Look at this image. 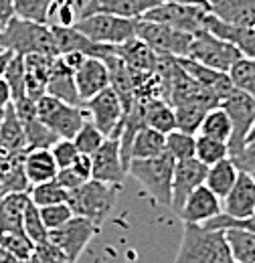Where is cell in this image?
Returning a JSON list of instances; mask_svg holds the SVG:
<instances>
[{"label":"cell","mask_w":255,"mask_h":263,"mask_svg":"<svg viewBox=\"0 0 255 263\" xmlns=\"http://www.w3.org/2000/svg\"><path fill=\"white\" fill-rule=\"evenodd\" d=\"M174 263H235L225 231L185 223Z\"/></svg>","instance_id":"1"},{"label":"cell","mask_w":255,"mask_h":263,"mask_svg":"<svg viewBox=\"0 0 255 263\" xmlns=\"http://www.w3.org/2000/svg\"><path fill=\"white\" fill-rule=\"evenodd\" d=\"M0 49L10 51L12 55H51L59 57L57 43L51 31V25L27 21L21 16H12L0 34Z\"/></svg>","instance_id":"2"},{"label":"cell","mask_w":255,"mask_h":263,"mask_svg":"<svg viewBox=\"0 0 255 263\" xmlns=\"http://www.w3.org/2000/svg\"><path fill=\"white\" fill-rule=\"evenodd\" d=\"M120 191H122L120 184H110V182L89 178L79 189L69 193L67 204L71 206L73 215L85 217L92 223H96L97 227H101L105 223V219L112 215V211L118 202Z\"/></svg>","instance_id":"3"},{"label":"cell","mask_w":255,"mask_h":263,"mask_svg":"<svg viewBox=\"0 0 255 263\" xmlns=\"http://www.w3.org/2000/svg\"><path fill=\"white\" fill-rule=\"evenodd\" d=\"M176 160L164 152L156 158H144V160H132L128 166V174L142 184L146 195L156 204L170 206L172 204V176H174Z\"/></svg>","instance_id":"4"},{"label":"cell","mask_w":255,"mask_h":263,"mask_svg":"<svg viewBox=\"0 0 255 263\" xmlns=\"http://www.w3.org/2000/svg\"><path fill=\"white\" fill-rule=\"evenodd\" d=\"M209 12H211V6L207 2H160L154 8H150L142 18L150 23L166 25L183 33L196 34L205 31Z\"/></svg>","instance_id":"5"},{"label":"cell","mask_w":255,"mask_h":263,"mask_svg":"<svg viewBox=\"0 0 255 263\" xmlns=\"http://www.w3.org/2000/svg\"><path fill=\"white\" fill-rule=\"evenodd\" d=\"M37 118L59 138L73 140L87 120V111L83 105H71L45 93L37 99Z\"/></svg>","instance_id":"6"},{"label":"cell","mask_w":255,"mask_h":263,"mask_svg":"<svg viewBox=\"0 0 255 263\" xmlns=\"http://www.w3.org/2000/svg\"><path fill=\"white\" fill-rule=\"evenodd\" d=\"M138 18H126L116 14H89L79 16L75 29L99 45H122L136 36Z\"/></svg>","instance_id":"7"},{"label":"cell","mask_w":255,"mask_h":263,"mask_svg":"<svg viewBox=\"0 0 255 263\" xmlns=\"http://www.w3.org/2000/svg\"><path fill=\"white\" fill-rule=\"evenodd\" d=\"M219 105L227 111L231 126H233V134L229 140V156L237 158L243 152L249 132L255 124V98L233 87V91Z\"/></svg>","instance_id":"8"},{"label":"cell","mask_w":255,"mask_h":263,"mask_svg":"<svg viewBox=\"0 0 255 263\" xmlns=\"http://www.w3.org/2000/svg\"><path fill=\"white\" fill-rule=\"evenodd\" d=\"M241 57L243 55L235 45L227 43V41L219 39L217 34L209 33V31H201V33H196L192 36L189 59L209 67V69L229 73V69L235 65Z\"/></svg>","instance_id":"9"},{"label":"cell","mask_w":255,"mask_h":263,"mask_svg":"<svg viewBox=\"0 0 255 263\" xmlns=\"http://www.w3.org/2000/svg\"><path fill=\"white\" fill-rule=\"evenodd\" d=\"M136 36L142 39L154 53L158 55H170V57H189L192 45L191 33H183L176 29H170L166 25L150 23L144 18H138L136 25Z\"/></svg>","instance_id":"10"},{"label":"cell","mask_w":255,"mask_h":263,"mask_svg":"<svg viewBox=\"0 0 255 263\" xmlns=\"http://www.w3.org/2000/svg\"><path fill=\"white\" fill-rule=\"evenodd\" d=\"M83 109L87 111V118L97 126L105 138H120L124 128L126 109L120 96L114 91V87L103 89L96 98L83 103Z\"/></svg>","instance_id":"11"},{"label":"cell","mask_w":255,"mask_h":263,"mask_svg":"<svg viewBox=\"0 0 255 263\" xmlns=\"http://www.w3.org/2000/svg\"><path fill=\"white\" fill-rule=\"evenodd\" d=\"M99 233V227L96 223H92L85 217H73L69 223H65L63 227L55 231H49V243H53L69 263H75L83 249L87 247V243Z\"/></svg>","instance_id":"12"},{"label":"cell","mask_w":255,"mask_h":263,"mask_svg":"<svg viewBox=\"0 0 255 263\" xmlns=\"http://www.w3.org/2000/svg\"><path fill=\"white\" fill-rule=\"evenodd\" d=\"M209 166L203 164L196 158H187V160H176L174 164V176H172V204L170 209L174 213H180L183 204L194 189L205 184Z\"/></svg>","instance_id":"13"},{"label":"cell","mask_w":255,"mask_h":263,"mask_svg":"<svg viewBox=\"0 0 255 263\" xmlns=\"http://www.w3.org/2000/svg\"><path fill=\"white\" fill-rule=\"evenodd\" d=\"M92 162H94L92 178L122 186V182H124L128 174V168L124 166V160H122L120 138H105V142L92 156Z\"/></svg>","instance_id":"14"},{"label":"cell","mask_w":255,"mask_h":263,"mask_svg":"<svg viewBox=\"0 0 255 263\" xmlns=\"http://www.w3.org/2000/svg\"><path fill=\"white\" fill-rule=\"evenodd\" d=\"M223 213V204L221 198L217 197L209 186L201 184L198 189H194L187 202L183 204L178 217L183 219V223H192V225H205L207 221L215 219L217 215Z\"/></svg>","instance_id":"15"},{"label":"cell","mask_w":255,"mask_h":263,"mask_svg":"<svg viewBox=\"0 0 255 263\" xmlns=\"http://www.w3.org/2000/svg\"><path fill=\"white\" fill-rule=\"evenodd\" d=\"M75 81H77V91H79L81 103L89 101L112 85L107 63L97 57H87L83 65L75 71Z\"/></svg>","instance_id":"16"},{"label":"cell","mask_w":255,"mask_h":263,"mask_svg":"<svg viewBox=\"0 0 255 263\" xmlns=\"http://www.w3.org/2000/svg\"><path fill=\"white\" fill-rule=\"evenodd\" d=\"M223 213L233 219H243L255 213V178L253 174L241 170L235 186L221 200Z\"/></svg>","instance_id":"17"},{"label":"cell","mask_w":255,"mask_h":263,"mask_svg":"<svg viewBox=\"0 0 255 263\" xmlns=\"http://www.w3.org/2000/svg\"><path fill=\"white\" fill-rule=\"evenodd\" d=\"M178 63L185 67V71L191 75L192 79H194L209 96H213V98L217 99L219 103L233 91V83H231V79H229V73L209 69V67L201 65V63L192 61L189 57H178Z\"/></svg>","instance_id":"18"},{"label":"cell","mask_w":255,"mask_h":263,"mask_svg":"<svg viewBox=\"0 0 255 263\" xmlns=\"http://www.w3.org/2000/svg\"><path fill=\"white\" fill-rule=\"evenodd\" d=\"M156 4H160L158 0H87L81 6L79 16L116 14V16H126V18H142Z\"/></svg>","instance_id":"19"},{"label":"cell","mask_w":255,"mask_h":263,"mask_svg":"<svg viewBox=\"0 0 255 263\" xmlns=\"http://www.w3.org/2000/svg\"><path fill=\"white\" fill-rule=\"evenodd\" d=\"M47 93L61 99L65 103H71V105H83L81 98H79V91H77L75 71L65 63L61 55L55 57V61H53L49 83H47Z\"/></svg>","instance_id":"20"},{"label":"cell","mask_w":255,"mask_h":263,"mask_svg":"<svg viewBox=\"0 0 255 263\" xmlns=\"http://www.w3.org/2000/svg\"><path fill=\"white\" fill-rule=\"evenodd\" d=\"M114 53L126 63L130 69L140 73H156L158 69V53H154L142 39L134 36L128 43L116 45Z\"/></svg>","instance_id":"21"},{"label":"cell","mask_w":255,"mask_h":263,"mask_svg":"<svg viewBox=\"0 0 255 263\" xmlns=\"http://www.w3.org/2000/svg\"><path fill=\"white\" fill-rule=\"evenodd\" d=\"M55 57L51 55H27L25 57V83H27V98L39 99L47 93V83L51 75Z\"/></svg>","instance_id":"22"},{"label":"cell","mask_w":255,"mask_h":263,"mask_svg":"<svg viewBox=\"0 0 255 263\" xmlns=\"http://www.w3.org/2000/svg\"><path fill=\"white\" fill-rule=\"evenodd\" d=\"M219 103L211 98H198L189 99V101H180L174 107V116H176V130L187 132V134H196L207 111L217 107Z\"/></svg>","instance_id":"23"},{"label":"cell","mask_w":255,"mask_h":263,"mask_svg":"<svg viewBox=\"0 0 255 263\" xmlns=\"http://www.w3.org/2000/svg\"><path fill=\"white\" fill-rule=\"evenodd\" d=\"M25 154L27 152L8 154L0 160V184H2L4 195L31 191V182H29L27 170H25Z\"/></svg>","instance_id":"24"},{"label":"cell","mask_w":255,"mask_h":263,"mask_svg":"<svg viewBox=\"0 0 255 263\" xmlns=\"http://www.w3.org/2000/svg\"><path fill=\"white\" fill-rule=\"evenodd\" d=\"M0 146H2L6 156L27 152V136H25L23 122H21L14 105H8L2 111V118H0Z\"/></svg>","instance_id":"25"},{"label":"cell","mask_w":255,"mask_h":263,"mask_svg":"<svg viewBox=\"0 0 255 263\" xmlns=\"http://www.w3.org/2000/svg\"><path fill=\"white\" fill-rule=\"evenodd\" d=\"M211 12L223 23L255 29V0H219L211 6Z\"/></svg>","instance_id":"26"},{"label":"cell","mask_w":255,"mask_h":263,"mask_svg":"<svg viewBox=\"0 0 255 263\" xmlns=\"http://www.w3.org/2000/svg\"><path fill=\"white\" fill-rule=\"evenodd\" d=\"M166 152V134L142 126L136 132L132 146H130V162L132 160H144V158H156Z\"/></svg>","instance_id":"27"},{"label":"cell","mask_w":255,"mask_h":263,"mask_svg":"<svg viewBox=\"0 0 255 263\" xmlns=\"http://www.w3.org/2000/svg\"><path fill=\"white\" fill-rule=\"evenodd\" d=\"M142 101V111H144V124L148 128L162 132V134H170L176 130V116H174V107L162 98L152 99H140Z\"/></svg>","instance_id":"28"},{"label":"cell","mask_w":255,"mask_h":263,"mask_svg":"<svg viewBox=\"0 0 255 263\" xmlns=\"http://www.w3.org/2000/svg\"><path fill=\"white\" fill-rule=\"evenodd\" d=\"M25 170L31 186H34V184L55 180L59 166L55 162L51 150H29L25 154Z\"/></svg>","instance_id":"29"},{"label":"cell","mask_w":255,"mask_h":263,"mask_svg":"<svg viewBox=\"0 0 255 263\" xmlns=\"http://www.w3.org/2000/svg\"><path fill=\"white\" fill-rule=\"evenodd\" d=\"M239 166L235 164V160L229 156L217 164L209 166L207 170V178H205V186H209L217 197L223 200L229 191L235 186L237 178H239Z\"/></svg>","instance_id":"30"},{"label":"cell","mask_w":255,"mask_h":263,"mask_svg":"<svg viewBox=\"0 0 255 263\" xmlns=\"http://www.w3.org/2000/svg\"><path fill=\"white\" fill-rule=\"evenodd\" d=\"M29 200V193H12L0 200V219L4 233H25L23 219Z\"/></svg>","instance_id":"31"},{"label":"cell","mask_w":255,"mask_h":263,"mask_svg":"<svg viewBox=\"0 0 255 263\" xmlns=\"http://www.w3.org/2000/svg\"><path fill=\"white\" fill-rule=\"evenodd\" d=\"M198 132H201V136L223 140V142L229 144L231 134H233V126H231V120H229L227 111H225L221 105H217V107H213V109L207 111V116H205V120H203Z\"/></svg>","instance_id":"32"},{"label":"cell","mask_w":255,"mask_h":263,"mask_svg":"<svg viewBox=\"0 0 255 263\" xmlns=\"http://www.w3.org/2000/svg\"><path fill=\"white\" fill-rule=\"evenodd\" d=\"M233 259L237 263H255V233L239 229L225 231Z\"/></svg>","instance_id":"33"},{"label":"cell","mask_w":255,"mask_h":263,"mask_svg":"<svg viewBox=\"0 0 255 263\" xmlns=\"http://www.w3.org/2000/svg\"><path fill=\"white\" fill-rule=\"evenodd\" d=\"M194 158L207 166L217 164L225 158H229V144L223 142V140L198 136L196 138V146H194Z\"/></svg>","instance_id":"34"},{"label":"cell","mask_w":255,"mask_h":263,"mask_svg":"<svg viewBox=\"0 0 255 263\" xmlns=\"http://www.w3.org/2000/svg\"><path fill=\"white\" fill-rule=\"evenodd\" d=\"M14 2V14L27 21L49 25L51 12L57 0H12Z\"/></svg>","instance_id":"35"},{"label":"cell","mask_w":255,"mask_h":263,"mask_svg":"<svg viewBox=\"0 0 255 263\" xmlns=\"http://www.w3.org/2000/svg\"><path fill=\"white\" fill-rule=\"evenodd\" d=\"M229 79H231L235 89L245 91L251 98H255V59L241 57L229 69Z\"/></svg>","instance_id":"36"},{"label":"cell","mask_w":255,"mask_h":263,"mask_svg":"<svg viewBox=\"0 0 255 263\" xmlns=\"http://www.w3.org/2000/svg\"><path fill=\"white\" fill-rule=\"evenodd\" d=\"M29 197H31V200L39 206V209H43V206H51V204L67 202L69 193L65 191L57 180H49V182H43V184H34V186H31Z\"/></svg>","instance_id":"37"},{"label":"cell","mask_w":255,"mask_h":263,"mask_svg":"<svg viewBox=\"0 0 255 263\" xmlns=\"http://www.w3.org/2000/svg\"><path fill=\"white\" fill-rule=\"evenodd\" d=\"M12 91V103L27 98V83H25V57L23 55H12L8 61V67L2 75Z\"/></svg>","instance_id":"38"},{"label":"cell","mask_w":255,"mask_h":263,"mask_svg":"<svg viewBox=\"0 0 255 263\" xmlns=\"http://www.w3.org/2000/svg\"><path fill=\"white\" fill-rule=\"evenodd\" d=\"M194 146H196L194 134H187L180 130H172L170 134H166V152L174 160L194 158Z\"/></svg>","instance_id":"39"},{"label":"cell","mask_w":255,"mask_h":263,"mask_svg":"<svg viewBox=\"0 0 255 263\" xmlns=\"http://www.w3.org/2000/svg\"><path fill=\"white\" fill-rule=\"evenodd\" d=\"M73 142H75V146H77L79 154H87V156H94L97 150H99V146L105 142V136H103L101 132L97 130L96 124H94V122L87 118V120L83 122L81 130L75 134Z\"/></svg>","instance_id":"40"},{"label":"cell","mask_w":255,"mask_h":263,"mask_svg":"<svg viewBox=\"0 0 255 263\" xmlns=\"http://www.w3.org/2000/svg\"><path fill=\"white\" fill-rule=\"evenodd\" d=\"M23 229H25V235L31 239L34 245H41V243H47V241H49V231H47L43 219H41L39 206H37L32 200H29V204H27V209H25Z\"/></svg>","instance_id":"41"},{"label":"cell","mask_w":255,"mask_h":263,"mask_svg":"<svg viewBox=\"0 0 255 263\" xmlns=\"http://www.w3.org/2000/svg\"><path fill=\"white\" fill-rule=\"evenodd\" d=\"M0 247L8 249L12 255H16L21 261L29 263L34 253V243L25 235V233H4L0 239Z\"/></svg>","instance_id":"42"},{"label":"cell","mask_w":255,"mask_h":263,"mask_svg":"<svg viewBox=\"0 0 255 263\" xmlns=\"http://www.w3.org/2000/svg\"><path fill=\"white\" fill-rule=\"evenodd\" d=\"M41 211V219L45 223L47 231H55L59 227H63L65 223H69L75 215L71 211V206L67 202H59V204H51V206H43Z\"/></svg>","instance_id":"43"},{"label":"cell","mask_w":255,"mask_h":263,"mask_svg":"<svg viewBox=\"0 0 255 263\" xmlns=\"http://www.w3.org/2000/svg\"><path fill=\"white\" fill-rule=\"evenodd\" d=\"M203 227L207 229H215V231H229V229H239V231H249V233H255V213L249 215V217H243V219H233L229 215H217L215 219L207 221Z\"/></svg>","instance_id":"44"},{"label":"cell","mask_w":255,"mask_h":263,"mask_svg":"<svg viewBox=\"0 0 255 263\" xmlns=\"http://www.w3.org/2000/svg\"><path fill=\"white\" fill-rule=\"evenodd\" d=\"M79 12H81V6L75 0H57L53 6V12H51V18L57 21L53 25L75 27V23L79 21Z\"/></svg>","instance_id":"45"},{"label":"cell","mask_w":255,"mask_h":263,"mask_svg":"<svg viewBox=\"0 0 255 263\" xmlns=\"http://www.w3.org/2000/svg\"><path fill=\"white\" fill-rule=\"evenodd\" d=\"M51 154H53V158H55L59 168H71L75 164V160L79 158V150H77L75 142L73 140H65V138H59L53 144Z\"/></svg>","instance_id":"46"},{"label":"cell","mask_w":255,"mask_h":263,"mask_svg":"<svg viewBox=\"0 0 255 263\" xmlns=\"http://www.w3.org/2000/svg\"><path fill=\"white\" fill-rule=\"evenodd\" d=\"M31 263H69L63 253L53 245V243H41L34 245V253L31 257Z\"/></svg>","instance_id":"47"},{"label":"cell","mask_w":255,"mask_h":263,"mask_svg":"<svg viewBox=\"0 0 255 263\" xmlns=\"http://www.w3.org/2000/svg\"><path fill=\"white\" fill-rule=\"evenodd\" d=\"M55 180L63 186L67 193H71V191H75V189H79L83 182H87V180H83L73 168H59V172H57V176H55Z\"/></svg>","instance_id":"48"},{"label":"cell","mask_w":255,"mask_h":263,"mask_svg":"<svg viewBox=\"0 0 255 263\" xmlns=\"http://www.w3.org/2000/svg\"><path fill=\"white\" fill-rule=\"evenodd\" d=\"M233 160H235V164L239 166V170H245L249 174H255V140L253 142H247L245 148H243V152L237 158H233Z\"/></svg>","instance_id":"49"},{"label":"cell","mask_w":255,"mask_h":263,"mask_svg":"<svg viewBox=\"0 0 255 263\" xmlns=\"http://www.w3.org/2000/svg\"><path fill=\"white\" fill-rule=\"evenodd\" d=\"M83 180H89L92 178V172H94V162H92V156L87 154H79V158L75 160V164L71 166Z\"/></svg>","instance_id":"50"},{"label":"cell","mask_w":255,"mask_h":263,"mask_svg":"<svg viewBox=\"0 0 255 263\" xmlns=\"http://www.w3.org/2000/svg\"><path fill=\"white\" fill-rule=\"evenodd\" d=\"M14 14V2L12 0H0V23L6 27Z\"/></svg>","instance_id":"51"},{"label":"cell","mask_w":255,"mask_h":263,"mask_svg":"<svg viewBox=\"0 0 255 263\" xmlns=\"http://www.w3.org/2000/svg\"><path fill=\"white\" fill-rule=\"evenodd\" d=\"M8 105H12V91H10L8 83H6V79L0 77V111L6 109Z\"/></svg>","instance_id":"52"},{"label":"cell","mask_w":255,"mask_h":263,"mask_svg":"<svg viewBox=\"0 0 255 263\" xmlns=\"http://www.w3.org/2000/svg\"><path fill=\"white\" fill-rule=\"evenodd\" d=\"M63 57V61L67 63V65L71 67L73 71H77L79 67L83 65V61L87 59L83 53H77V51H71V53H65V55H61Z\"/></svg>","instance_id":"53"},{"label":"cell","mask_w":255,"mask_h":263,"mask_svg":"<svg viewBox=\"0 0 255 263\" xmlns=\"http://www.w3.org/2000/svg\"><path fill=\"white\" fill-rule=\"evenodd\" d=\"M0 263H25L21 261L16 255H12L8 249H4V247H0Z\"/></svg>","instance_id":"54"},{"label":"cell","mask_w":255,"mask_h":263,"mask_svg":"<svg viewBox=\"0 0 255 263\" xmlns=\"http://www.w3.org/2000/svg\"><path fill=\"white\" fill-rule=\"evenodd\" d=\"M10 59H12V53L10 51H0V77L4 75V71H6Z\"/></svg>","instance_id":"55"},{"label":"cell","mask_w":255,"mask_h":263,"mask_svg":"<svg viewBox=\"0 0 255 263\" xmlns=\"http://www.w3.org/2000/svg\"><path fill=\"white\" fill-rule=\"evenodd\" d=\"M158 2H205V0H158Z\"/></svg>","instance_id":"56"},{"label":"cell","mask_w":255,"mask_h":263,"mask_svg":"<svg viewBox=\"0 0 255 263\" xmlns=\"http://www.w3.org/2000/svg\"><path fill=\"white\" fill-rule=\"evenodd\" d=\"M255 140V124H253V128H251V132H249V138H247V142H253Z\"/></svg>","instance_id":"57"},{"label":"cell","mask_w":255,"mask_h":263,"mask_svg":"<svg viewBox=\"0 0 255 263\" xmlns=\"http://www.w3.org/2000/svg\"><path fill=\"white\" fill-rule=\"evenodd\" d=\"M4 237V227H2V219H0V239Z\"/></svg>","instance_id":"58"},{"label":"cell","mask_w":255,"mask_h":263,"mask_svg":"<svg viewBox=\"0 0 255 263\" xmlns=\"http://www.w3.org/2000/svg\"><path fill=\"white\" fill-rule=\"evenodd\" d=\"M205 2H207L209 6H213V4H215V2H219V0H205Z\"/></svg>","instance_id":"59"},{"label":"cell","mask_w":255,"mask_h":263,"mask_svg":"<svg viewBox=\"0 0 255 263\" xmlns=\"http://www.w3.org/2000/svg\"><path fill=\"white\" fill-rule=\"evenodd\" d=\"M4 197H6V195H4V191H2V184H0V200H2Z\"/></svg>","instance_id":"60"},{"label":"cell","mask_w":255,"mask_h":263,"mask_svg":"<svg viewBox=\"0 0 255 263\" xmlns=\"http://www.w3.org/2000/svg\"><path fill=\"white\" fill-rule=\"evenodd\" d=\"M2 31H4V25L0 23V34H2ZM0 51H2V49H0Z\"/></svg>","instance_id":"61"},{"label":"cell","mask_w":255,"mask_h":263,"mask_svg":"<svg viewBox=\"0 0 255 263\" xmlns=\"http://www.w3.org/2000/svg\"><path fill=\"white\" fill-rule=\"evenodd\" d=\"M253 178H255V174H253Z\"/></svg>","instance_id":"62"},{"label":"cell","mask_w":255,"mask_h":263,"mask_svg":"<svg viewBox=\"0 0 255 263\" xmlns=\"http://www.w3.org/2000/svg\"><path fill=\"white\" fill-rule=\"evenodd\" d=\"M29 263H31V261H29Z\"/></svg>","instance_id":"63"},{"label":"cell","mask_w":255,"mask_h":263,"mask_svg":"<svg viewBox=\"0 0 255 263\" xmlns=\"http://www.w3.org/2000/svg\"><path fill=\"white\" fill-rule=\"evenodd\" d=\"M235 263H237V261H235Z\"/></svg>","instance_id":"64"}]
</instances>
